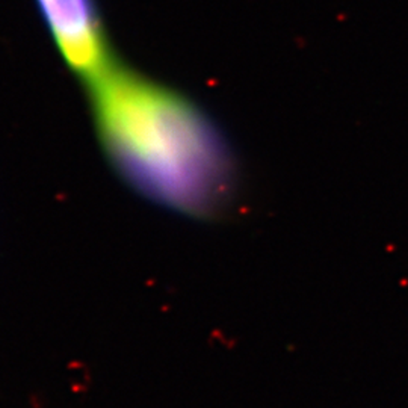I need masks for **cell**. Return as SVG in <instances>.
I'll list each match as a JSON object with an SVG mask.
<instances>
[{
	"label": "cell",
	"instance_id": "6da1fadb",
	"mask_svg": "<svg viewBox=\"0 0 408 408\" xmlns=\"http://www.w3.org/2000/svg\"><path fill=\"white\" fill-rule=\"evenodd\" d=\"M91 82L103 145L132 186L188 215L224 206L233 188L230 153L194 103L114 64Z\"/></svg>",
	"mask_w": 408,
	"mask_h": 408
},
{
	"label": "cell",
	"instance_id": "7a4b0ae2",
	"mask_svg": "<svg viewBox=\"0 0 408 408\" xmlns=\"http://www.w3.org/2000/svg\"><path fill=\"white\" fill-rule=\"evenodd\" d=\"M65 62L89 79L112 65L94 0H36Z\"/></svg>",
	"mask_w": 408,
	"mask_h": 408
}]
</instances>
